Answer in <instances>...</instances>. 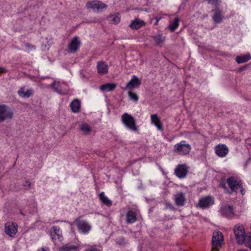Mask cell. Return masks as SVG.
Masks as SVG:
<instances>
[{"mask_svg": "<svg viewBox=\"0 0 251 251\" xmlns=\"http://www.w3.org/2000/svg\"><path fill=\"white\" fill-rule=\"evenodd\" d=\"M98 72L100 75H104L108 72L109 67L107 64L103 61L98 62L97 64Z\"/></svg>", "mask_w": 251, "mask_h": 251, "instance_id": "obj_15", "label": "cell"}, {"mask_svg": "<svg viewBox=\"0 0 251 251\" xmlns=\"http://www.w3.org/2000/svg\"><path fill=\"white\" fill-rule=\"evenodd\" d=\"M115 87L116 85L115 84L109 83L102 85L100 87V89L103 91L108 92L113 90Z\"/></svg>", "mask_w": 251, "mask_h": 251, "instance_id": "obj_20", "label": "cell"}, {"mask_svg": "<svg viewBox=\"0 0 251 251\" xmlns=\"http://www.w3.org/2000/svg\"><path fill=\"white\" fill-rule=\"evenodd\" d=\"M80 46V41L78 37H75L73 39L69 45V52L71 53H74L78 50Z\"/></svg>", "mask_w": 251, "mask_h": 251, "instance_id": "obj_13", "label": "cell"}, {"mask_svg": "<svg viewBox=\"0 0 251 251\" xmlns=\"http://www.w3.org/2000/svg\"><path fill=\"white\" fill-rule=\"evenodd\" d=\"M215 153L220 157H225L228 154V149L226 145L220 144L215 147Z\"/></svg>", "mask_w": 251, "mask_h": 251, "instance_id": "obj_10", "label": "cell"}, {"mask_svg": "<svg viewBox=\"0 0 251 251\" xmlns=\"http://www.w3.org/2000/svg\"><path fill=\"white\" fill-rule=\"evenodd\" d=\"M176 152L179 154L186 155L189 154L191 150V146L187 143H179L175 146Z\"/></svg>", "mask_w": 251, "mask_h": 251, "instance_id": "obj_7", "label": "cell"}, {"mask_svg": "<svg viewBox=\"0 0 251 251\" xmlns=\"http://www.w3.org/2000/svg\"><path fill=\"white\" fill-rule=\"evenodd\" d=\"M233 231L238 243L241 244L244 243L245 238V231L243 225L241 224H237L234 226Z\"/></svg>", "mask_w": 251, "mask_h": 251, "instance_id": "obj_2", "label": "cell"}, {"mask_svg": "<svg viewBox=\"0 0 251 251\" xmlns=\"http://www.w3.org/2000/svg\"><path fill=\"white\" fill-rule=\"evenodd\" d=\"M122 120L124 123L127 126L128 128H130L132 130H136V122L132 116L128 113H125L122 116Z\"/></svg>", "mask_w": 251, "mask_h": 251, "instance_id": "obj_5", "label": "cell"}, {"mask_svg": "<svg viewBox=\"0 0 251 251\" xmlns=\"http://www.w3.org/2000/svg\"><path fill=\"white\" fill-rule=\"evenodd\" d=\"M82 130L85 132L88 133L90 131V127L86 124H84L82 126Z\"/></svg>", "mask_w": 251, "mask_h": 251, "instance_id": "obj_28", "label": "cell"}, {"mask_svg": "<svg viewBox=\"0 0 251 251\" xmlns=\"http://www.w3.org/2000/svg\"><path fill=\"white\" fill-rule=\"evenodd\" d=\"M188 169L187 166L185 165H179L176 168L175 172L177 176L180 178H183L187 174Z\"/></svg>", "mask_w": 251, "mask_h": 251, "instance_id": "obj_12", "label": "cell"}, {"mask_svg": "<svg viewBox=\"0 0 251 251\" xmlns=\"http://www.w3.org/2000/svg\"><path fill=\"white\" fill-rule=\"evenodd\" d=\"M129 96L131 98L134 100L135 101H137L138 100V96L136 93H133L132 92H129Z\"/></svg>", "mask_w": 251, "mask_h": 251, "instance_id": "obj_27", "label": "cell"}, {"mask_svg": "<svg viewBox=\"0 0 251 251\" xmlns=\"http://www.w3.org/2000/svg\"><path fill=\"white\" fill-rule=\"evenodd\" d=\"M13 112L12 109L8 106L0 105V122L12 118Z\"/></svg>", "mask_w": 251, "mask_h": 251, "instance_id": "obj_4", "label": "cell"}, {"mask_svg": "<svg viewBox=\"0 0 251 251\" xmlns=\"http://www.w3.org/2000/svg\"><path fill=\"white\" fill-rule=\"evenodd\" d=\"M180 251H184V250H183V251H182V250H180Z\"/></svg>", "mask_w": 251, "mask_h": 251, "instance_id": "obj_33", "label": "cell"}, {"mask_svg": "<svg viewBox=\"0 0 251 251\" xmlns=\"http://www.w3.org/2000/svg\"><path fill=\"white\" fill-rule=\"evenodd\" d=\"M86 7L88 9L95 13L104 12L107 8V6L104 3L97 1L88 2L86 4Z\"/></svg>", "mask_w": 251, "mask_h": 251, "instance_id": "obj_1", "label": "cell"}, {"mask_svg": "<svg viewBox=\"0 0 251 251\" xmlns=\"http://www.w3.org/2000/svg\"><path fill=\"white\" fill-rule=\"evenodd\" d=\"M120 21V15L119 14H116L114 15L112 20V23L114 24H117Z\"/></svg>", "mask_w": 251, "mask_h": 251, "instance_id": "obj_26", "label": "cell"}, {"mask_svg": "<svg viewBox=\"0 0 251 251\" xmlns=\"http://www.w3.org/2000/svg\"><path fill=\"white\" fill-rule=\"evenodd\" d=\"M246 245L248 247V248H251V234L248 233L246 237L245 238L244 242Z\"/></svg>", "mask_w": 251, "mask_h": 251, "instance_id": "obj_25", "label": "cell"}, {"mask_svg": "<svg viewBox=\"0 0 251 251\" xmlns=\"http://www.w3.org/2000/svg\"><path fill=\"white\" fill-rule=\"evenodd\" d=\"M127 221L129 223L132 224L135 223L136 220V213L132 211H129L127 215Z\"/></svg>", "mask_w": 251, "mask_h": 251, "instance_id": "obj_21", "label": "cell"}, {"mask_svg": "<svg viewBox=\"0 0 251 251\" xmlns=\"http://www.w3.org/2000/svg\"><path fill=\"white\" fill-rule=\"evenodd\" d=\"M214 200L213 197L207 196L201 199L199 201V206L201 208H207L210 207L214 204Z\"/></svg>", "mask_w": 251, "mask_h": 251, "instance_id": "obj_9", "label": "cell"}, {"mask_svg": "<svg viewBox=\"0 0 251 251\" xmlns=\"http://www.w3.org/2000/svg\"><path fill=\"white\" fill-rule=\"evenodd\" d=\"M77 226L79 231L83 233H86L90 230L91 226L86 221L79 220L77 222Z\"/></svg>", "mask_w": 251, "mask_h": 251, "instance_id": "obj_8", "label": "cell"}, {"mask_svg": "<svg viewBox=\"0 0 251 251\" xmlns=\"http://www.w3.org/2000/svg\"><path fill=\"white\" fill-rule=\"evenodd\" d=\"M251 57L250 54L245 55V56H239L237 58V62L238 64H242L244 62H247L250 60Z\"/></svg>", "mask_w": 251, "mask_h": 251, "instance_id": "obj_22", "label": "cell"}, {"mask_svg": "<svg viewBox=\"0 0 251 251\" xmlns=\"http://www.w3.org/2000/svg\"><path fill=\"white\" fill-rule=\"evenodd\" d=\"M178 24H179V20L178 19H176L175 20V21L174 22L173 24H172V26H171V29L172 30H174L175 29L177 28V26H178Z\"/></svg>", "mask_w": 251, "mask_h": 251, "instance_id": "obj_29", "label": "cell"}, {"mask_svg": "<svg viewBox=\"0 0 251 251\" xmlns=\"http://www.w3.org/2000/svg\"><path fill=\"white\" fill-rule=\"evenodd\" d=\"M38 251H49V250H48V249H47V248H45V247H41V248L39 249Z\"/></svg>", "mask_w": 251, "mask_h": 251, "instance_id": "obj_30", "label": "cell"}, {"mask_svg": "<svg viewBox=\"0 0 251 251\" xmlns=\"http://www.w3.org/2000/svg\"><path fill=\"white\" fill-rule=\"evenodd\" d=\"M186 201L184 195L182 193H180L177 195L175 197V202L178 206H183Z\"/></svg>", "mask_w": 251, "mask_h": 251, "instance_id": "obj_18", "label": "cell"}, {"mask_svg": "<svg viewBox=\"0 0 251 251\" xmlns=\"http://www.w3.org/2000/svg\"><path fill=\"white\" fill-rule=\"evenodd\" d=\"M100 198L101 201L103 202L104 204L106 205V206H110L111 205V202L105 196V195L104 193H102L100 194Z\"/></svg>", "mask_w": 251, "mask_h": 251, "instance_id": "obj_24", "label": "cell"}, {"mask_svg": "<svg viewBox=\"0 0 251 251\" xmlns=\"http://www.w3.org/2000/svg\"><path fill=\"white\" fill-rule=\"evenodd\" d=\"M238 251H248V250H245V249H240Z\"/></svg>", "mask_w": 251, "mask_h": 251, "instance_id": "obj_31", "label": "cell"}, {"mask_svg": "<svg viewBox=\"0 0 251 251\" xmlns=\"http://www.w3.org/2000/svg\"><path fill=\"white\" fill-rule=\"evenodd\" d=\"M140 85V82L139 79L136 77H134L127 85V87L130 89H132L138 87Z\"/></svg>", "mask_w": 251, "mask_h": 251, "instance_id": "obj_19", "label": "cell"}, {"mask_svg": "<svg viewBox=\"0 0 251 251\" xmlns=\"http://www.w3.org/2000/svg\"><path fill=\"white\" fill-rule=\"evenodd\" d=\"M5 232L10 237H14L18 232V226L14 222H9L5 225Z\"/></svg>", "mask_w": 251, "mask_h": 251, "instance_id": "obj_6", "label": "cell"}, {"mask_svg": "<svg viewBox=\"0 0 251 251\" xmlns=\"http://www.w3.org/2000/svg\"><path fill=\"white\" fill-rule=\"evenodd\" d=\"M33 90L31 88L27 86H23L19 90L18 93L21 97L23 98H28L33 94Z\"/></svg>", "mask_w": 251, "mask_h": 251, "instance_id": "obj_11", "label": "cell"}, {"mask_svg": "<svg viewBox=\"0 0 251 251\" xmlns=\"http://www.w3.org/2000/svg\"><path fill=\"white\" fill-rule=\"evenodd\" d=\"M72 110L75 113L79 112L80 109V102L79 100L75 99L72 102L70 105Z\"/></svg>", "mask_w": 251, "mask_h": 251, "instance_id": "obj_17", "label": "cell"}, {"mask_svg": "<svg viewBox=\"0 0 251 251\" xmlns=\"http://www.w3.org/2000/svg\"><path fill=\"white\" fill-rule=\"evenodd\" d=\"M228 184L231 190L235 191L240 187V183L237 179L233 177L228 178L227 180Z\"/></svg>", "mask_w": 251, "mask_h": 251, "instance_id": "obj_14", "label": "cell"}, {"mask_svg": "<svg viewBox=\"0 0 251 251\" xmlns=\"http://www.w3.org/2000/svg\"><path fill=\"white\" fill-rule=\"evenodd\" d=\"M151 118H152V122L154 123L155 125L156 126V127H157V128H158L160 130L161 129V121H160V119L158 118L157 116L156 115H153L151 116Z\"/></svg>", "mask_w": 251, "mask_h": 251, "instance_id": "obj_23", "label": "cell"}, {"mask_svg": "<svg viewBox=\"0 0 251 251\" xmlns=\"http://www.w3.org/2000/svg\"><path fill=\"white\" fill-rule=\"evenodd\" d=\"M145 23L144 22L139 19H136L132 22L131 24L130 27L133 30H137L142 27L144 26Z\"/></svg>", "mask_w": 251, "mask_h": 251, "instance_id": "obj_16", "label": "cell"}, {"mask_svg": "<svg viewBox=\"0 0 251 251\" xmlns=\"http://www.w3.org/2000/svg\"><path fill=\"white\" fill-rule=\"evenodd\" d=\"M96 251V250H95V249H91V250H90V251Z\"/></svg>", "mask_w": 251, "mask_h": 251, "instance_id": "obj_32", "label": "cell"}, {"mask_svg": "<svg viewBox=\"0 0 251 251\" xmlns=\"http://www.w3.org/2000/svg\"><path fill=\"white\" fill-rule=\"evenodd\" d=\"M224 242V237L221 232L216 230L213 234L212 245L213 248L216 249H219L221 247Z\"/></svg>", "mask_w": 251, "mask_h": 251, "instance_id": "obj_3", "label": "cell"}]
</instances>
